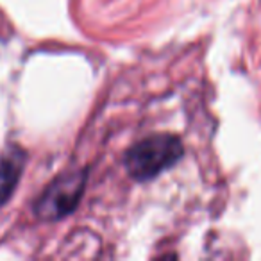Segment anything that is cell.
<instances>
[{
    "label": "cell",
    "mask_w": 261,
    "mask_h": 261,
    "mask_svg": "<svg viewBox=\"0 0 261 261\" xmlns=\"http://www.w3.org/2000/svg\"><path fill=\"white\" fill-rule=\"evenodd\" d=\"M182 154L185 147L175 135H152L127 150L123 165L130 177L143 182L177 165Z\"/></svg>",
    "instance_id": "6da1fadb"
},
{
    "label": "cell",
    "mask_w": 261,
    "mask_h": 261,
    "mask_svg": "<svg viewBox=\"0 0 261 261\" xmlns=\"http://www.w3.org/2000/svg\"><path fill=\"white\" fill-rule=\"evenodd\" d=\"M86 170H73L59 175L36 200L34 211L41 220H61L75 211L83 199L88 181Z\"/></svg>",
    "instance_id": "7a4b0ae2"
},
{
    "label": "cell",
    "mask_w": 261,
    "mask_h": 261,
    "mask_svg": "<svg viewBox=\"0 0 261 261\" xmlns=\"http://www.w3.org/2000/svg\"><path fill=\"white\" fill-rule=\"evenodd\" d=\"M25 165V154L20 149H9L0 158V206H4L13 195Z\"/></svg>",
    "instance_id": "3957f363"
}]
</instances>
